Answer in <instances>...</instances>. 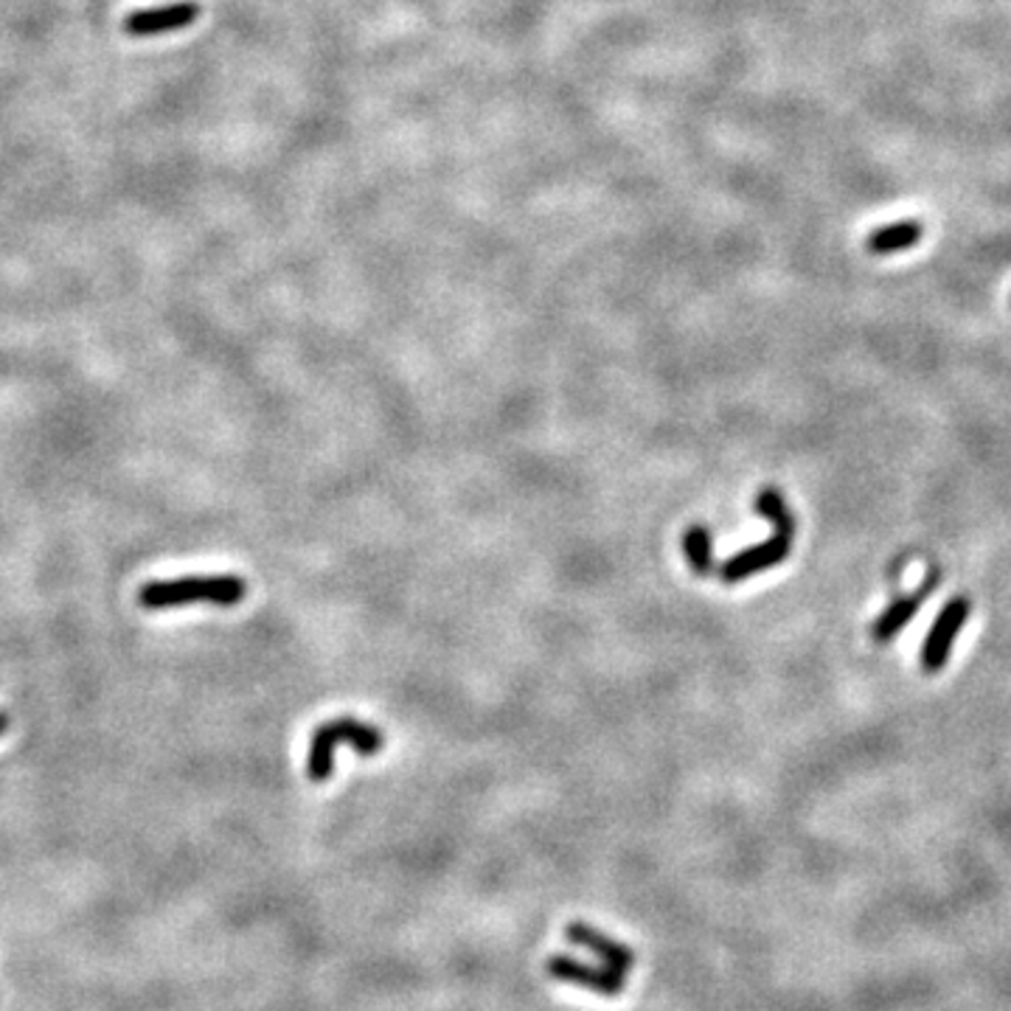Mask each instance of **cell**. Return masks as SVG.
<instances>
[{
	"label": "cell",
	"instance_id": "cell-9",
	"mask_svg": "<svg viewBox=\"0 0 1011 1011\" xmlns=\"http://www.w3.org/2000/svg\"><path fill=\"white\" fill-rule=\"evenodd\" d=\"M925 236V225L919 219H899V223L882 225L874 234H868L866 247L874 256H893V253L910 251L916 242Z\"/></svg>",
	"mask_w": 1011,
	"mask_h": 1011
},
{
	"label": "cell",
	"instance_id": "cell-3",
	"mask_svg": "<svg viewBox=\"0 0 1011 1011\" xmlns=\"http://www.w3.org/2000/svg\"><path fill=\"white\" fill-rule=\"evenodd\" d=\"M793 537H795V523H778L776 534L770 537L762 545H753L742 554H734L723 568H719V579L725 584H736L742 579L753 576V573L770 571L776 568L778 562H784L793 551Z\"/></svg>",
	"mask_w": 1011,
	"mask_h": 1011
},
{
	"label": "cell",
	"instance_id": "cell-11",
	"mask_svg": "<svg viewBox=\"0 0 1011 1011\" xmlns=\"http://www.w3.org/2000/svg\"><path fill=\"white\" fill-rule=\"evenodd\" d=\"M756 512L762 514V518L770 520L773 525L789 523V520H793V512H789V506L784 503V498L778 494V489H770V487L758 492Z\"/></svg>",
	"mask_w": 1011,
	"mask_h": 1011
},
{
	"label": "cell",
	"instance_id": "cell-10",
	"mask_svg": "<svg viewBox=\"0 0 1011 1011\" xmlns=\"http://www.w3.org/2000/svg\"><path fill=\"white\" fill-rule=\"evenodd\" d=\"M683 551H686V560L692 565V571H697L699 576L711 573V534L708 529L703 525H692L683 537Z\"/></svg>",
	"mask_w": 1011,
	"mask_h": 1011
},
{
	"label": "cell",
	"instance_id": "cell-2",
	"mask_svg": "<svg viewBox=\"0 0 1011 1011\" xmlns=\"http://www.w3.org/2000/svg\"><path fill=\"white\" fill-rule=\"evenodd\" d=\"M344 745L355 747L360 756H374V753L382 750L386 736L379 734L374 725L355 719V716H340V719L320 725L313 734V742H309L307 776L313 782H326L331 776V767H335V750Z\"/></svg>",
	"mask_w": 1011,
	"mask_h": 1011
},
{
	"label": "cell",
	"instance_id": "cell-8",
	"mask_svg": "<svg viewBox=\"0 0 1011 1011\" xmlns=\"http://www.w3.org/2000/svg\"><path fill=\"white\" fill-rule=\"evenodd\" d=\"M930 593H933V579L925 582V588L916 590V593H910V596L893 599V602L882 610V615H879V619L871 624V639L877 641V644H888V641L897 639L899 632H902L905 626L913 621V615L919 613L921 602H925Z\"/></svg>",
	"mask_w": 1011,
	"mask_h": 1011
},
{
	"label": "cell",
	"instance_id": "cell-7",
	"mask_svg": "<svg viewBox=\"0 0 1011 1011\" xmlns=\"http://www.w3.org/2000/svg\"><path fill=\"white\" fill-rule=\"evenodd\" d=\"M565 936L571 944L596 952V956L604 961V967L615 969V972H621V976H626V972L635 967V952H632L630 947L619 944V941L610 939V936H604L602 930H596V927L584 925V921H571V925L565 927Z\"/></svg>",
	"mask_w": 1011,
	"mask_h": 1011
},
{
	"label": "cell",
	"instance_id": "cell-12",
	"mask_svg": "<svg viewBox=\"0 0 1011 1011\" xmlns=\"http://www.w3.org/2000/svg\"><path fill=\"white\" fill-rule=\"evenodd\" d=\"M9 731V714L7 711H0V734H7Z\"/></svg>",
	"mask_w": 1011,
	"mask_h": 1011
},
{
	"label": "cell",
	"instance_id": "cell-4",
	"mask_svg": "<svg viewBox=\"0 0 1011 1011\" xmlns=\"http://www.w3.org/2000/svg\"><path fill=\"white\" fill-rule=\"evenodd\" d=\"M969 613H972V604H969V599H963V596L950 599V602L941 607V613L936 615L933 626H930V632H927L925 644H921V668H925V672L933 674V672H939V668L947 666L952 644H956L961 626L967 624Z\"/></svg>",
	"mask_w": 1011,
	"mask_h": 1011
},
{
	"label": "cell",
	"instance_id": "cell-6",
	"mask_svg": "<svg viewBox=\"0 0 1011 1011\" xmlns=\"http://www.w3.org/2000/svg\"><path fill=\"white\" fill-rule=\"evenodd\" d=\"M200 7L192 3V0H181V3H172V7L163 9H144V12H135L124 20V31L133 37H152V34H166V31H177L186 29L197 20Z\"/></svg>",
	"mask_w": 1011,
	"mask_h": 1011
},
{
	"label": "cell",
	"instance_id": "cell-5",
	"mask_svg": "<svg viewBox=\"0 0 1011 1011\" xmlns=\"http://www.w3.org/2000/svg\"><path fill=\"white\" fill-rule=\"evenodd\" d=\"M545 972L556 981L576 983V987L604 994V998H615V994L624 992V976L621 972L610 967H593V963L576 961L571 956H551L545 961Z\"/></svg>",
	"mask_w": 1011,
	"mask_h": 1011
},
{
	"label": "cell",
	"instance_id": "cell-1",
	"mask_svg": "<svg viewBox=\"0 0 1011 1011\" xmlns=\"http://www.w3.org/2000/svg\"><path fill=\"white\" fill-rule=\"evenodd\" d=\"M247 588L234 573H214V576H181L146 582L139 590V602L144 610H172L194 602H211L217 607H234L245 599Z\"/></svg>",
	"mask_w": 1011,
	"mask_h": 1011
}]
</instances>
